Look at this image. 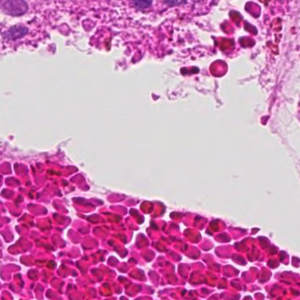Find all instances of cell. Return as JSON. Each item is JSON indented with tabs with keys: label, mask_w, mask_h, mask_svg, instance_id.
Segmentation results:
<instances>
[{
	"label": "cell",
	"mask_w": 300,
	"mask_h": 300,
	"mask_svg": "<svg viewBox=\"0 0 300 300\" xmlns=\"http://www.w3.org/2000/svg\"><path fill=\"white\" fill-rule=\"evenodd\" d=\"M4 11L12 15H21L28 11V5L24 0H0Z\"/></svg>",
	"instance_id": "obj_1"
},
{
	"label": "cell",
	"mask_w": 300,
	"mask_h": 300,
	"mask_svg": "<svg viewBox=\"0 0 300 300\" xmlns=\"http://www.w3.org/2000/svg\"><path fill=\"white\" fill-rule=\"evenodd\" d=\"M28 31V29L25 27H14V28H10L9 30L5 33L4 37L9 40H16V39L24 36Z\"/></svg>",
	"instance_id": "obj_2"
},
{
	"label": "cell",
	"mask_w": 300,
	"mask_h": 300,
	"mask_svg": "<svg viewBox=\"0 0 300 300\" xmlns=\"http://www.w3.org/2000/svg\"><path fill=\"white\" fill-rule=\"evenodd\" d=\"M133 4L139 9H146L149 8L152 5L153 0H133Z\"/></svg>",
	"instance_id": "obj_3"
}]
</instances>
